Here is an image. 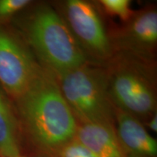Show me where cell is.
<instances>
[{"mask_svg": "<svg viewBox=\"0 0 157 157\" xmlns=\"http://www.w3.org/2000/svg\"><path fill=\"white\" fill-rule=\"evenodd\" d=\"M146 126L152 132H157V113H154L151 117L146 121Z\"/></svg>", "mask_w": 157, "mask_h": 157, "instance_id": "14", "label": "cell"}, {"mask_svg": "<svg viewBox=\"0 0 157 157\" xmlns=\"http://www.w3.org/2000/svg\"><path fill=\"white\" fill-rule=\"evenodd\" d=\"M104 67L109 95L115 109L141 122L156 112L155 60L117 52Z\"/></svg>", "mask_w": 157, "mask_h": 157, "instance_id": "2", "label": "cell"}, {"mask_svg": "<svg viewBox=\"0 0 157 157\" xmlns=\"http://www.w3.org/2000/svg\"><path fill=\"white\" fill-rule=\"evenodd\" d=\"M62 16L78 44L90 60L105 63L113 54L109 33L93 3L85 0H68Z\"/></svg>", "mask_w": 157, "mask_h": 157, "instance_id": "5", "label": "cell"}, {"mask_svg": "<svg viewBox=\"0 0 157 157\" xmlns=\"http://www.w3.org/2000/svg\"><path fill=\"white\" fill-rule=\"evenodd\" d=\"M42 68L30 48L15 34L0 25V85L5 93L17 100Z\"/></svg>", "mask_w": 157, "mask_h": 157, "instance_id": "6", "label": "cell"}, {"mask_svg": "<svg viewBox=\"0 0 157 157\" xmlns=\"http://www.w3.org/2000/svg\"><path fill=\"white\" fill-rule=\"evenodd\" d=\"M23 125L35 144L54 155L75 138L78 123L59 87L56 76L43 68L15 100Z\"/></svg>", "mask_w": 157, "mask_h": 157, "instance_id": "1", "label": "cell"}, {"mask_svg": "<svg viewBox=\"0 0 157 157\" xmlns=\"http://www.w3.org/2000/svg\"><path fill=\"white\" fill-rule=\"evenodd\" d=\"M75 137L94 157H125L114 124L106 123L78 124Z\"/></svg>", "mask_w": 157, "mask_h": 157, "instance_id": "9", "label": "cell"}, {"mask_svg": "<svg viewBox=\"0 0 157 157\" xmlns=\"http://www.w3.org/2000/svg\"><path fill=\"white\" fill-rule=\"evenodd\" d=\"M115 130L125 157H157V141L140 120L115 109Z\"/></svg>", "mask_w": 157, "mask_h": 157, "instance_id": "8", "label": "cell"}, {"mask_svg": "<svg viewBox=\"0 0 157 157\" xmlns=\"http://www.w3.org/2000/svg\"><path fill=\"white\" fill-rule=\"evenodd\" d=\"M56 77L78 124H114L115 107L109 95L104 65L89 61Z\"/></svg>", "mask_w": 157, "mask_h": 157, "instance_id": "4", "label": "cell"}, {"mask_svg": "<svg viewBox=\"0 0 157 157\" xmlns=\"http://www.w3.org/2000/svg\"><path fill=\"white\" fill-rule=\"evenodd\" d=\"M16 157H29V156H23V155H19V156H17Z\"/></svg>", "mask_w": 157, "mask_h": 157, "instance_id": "15", "label": "cell"}, {"mask_svg": "<svg viewBox=\"0 0 157 157\" xmlns=\"http://www.w3.org/2000/svg\"><path fill=\"white\" fill-rule=\"evenodd\" d=\"M98 5L105 14L118 17L124 23L127 22L135 12L131 7V1L129 0H100Z\"/></svg>", "mask_w": 157, "mask_h": 157, "instance_id": "11", "label": "cell"}, {"mask_svg": "<svg viewBox=\"0 0 157 157\" xmlns=\"http://www.w3.org/2000/svg\"><path fill=\"white\" fill-rule=\"evenodd\" d=\"M113 53L154 60L157 45V10L154 5L135 12L122 26L109 33Z\"/></svg>", "mask_w": 157, "mask_h": 157, "instance_id": "7", "label": "cell"}, {"mask_svg": "<svg viewBox=\"0 0 157 157\" xmlns=\"http://www.w3.org/2000/svg\"><path fill=\"white\" fill-rule=\"evenodd\" d=\"M19 155L18 123L8 98L0 89V156Z\"/></svg>", "mask_w": 157, "mask_h": 157, "instance_id": "10", "label": "cell"}, {"mask_svg": "<svg viewBox=\"0 0 157 157\" xmlns=\"http://www.w3.org/2000/svg\"><path fill=\"white\" fill-rule=\"evenodd\" d=\"M24 34L39 63L56 76L90 61L63 17L50 5L34 10L25 23Z\"/></svg>", "mask_w": 157, "mask_h": 157, "instance_id": "3", "label": "cell"}, {"mask_svg": "<svg viewBox=\"0 0 157 157\" xmlns=\"http://www.w3.org/2000/svg\"><path fill=\"white\" fill-rule=\"evenodd\" d=\"M30 0H0V25L31 5Z\"/></svg>", "mask_w": 157, "mask_h": 157, "instance_id": "12", "label": "cell"}, {"mask_svg": "<svg viewBox=\"0 0 157 157\" xmlns=\"http://www.w3.org/2000/svg\"><path fill=\"white\" fill-rule=\"evenodd\" d=\"M53 156L55 157H94L91 152L76 137L58 149Z\"/></svg>", "mask_w": 157, "mask_h": 157, "instance_id": "13", "label": "cell"}]
</instances>
